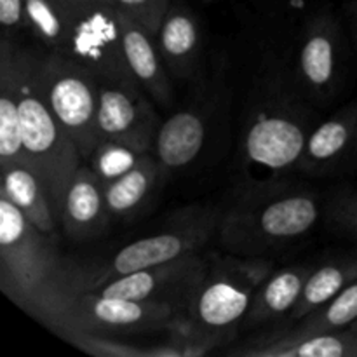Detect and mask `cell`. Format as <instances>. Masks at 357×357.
Segmentation results:
<instances>
[{
  "instance_id": "6da1fadb",
  "label": "cell",
  "mask_w": 357,
  "mask_h": 357,
  "mask_svg": "<svg viewBox=\"0 0 357 357\" xmlns=\"http://www.w3.org/2000/svg\"><path fill=\"white\" fill-rule=\"evenodd\" d=\"M316 126L314 103L296 84L288 61L265 58L253 79L241 129L237 171L243 187L284 181L296 171Z\"/></svg>"
},
{
  "instance_id": "7a4b0ae2",
  "label": "cell",
  "mask_w": 357,
  "mask_h": 357,
  "mask_svg": "<svg viewBox=\"0 0 357 357\" xmlns=\"http://www.w3.org/2000/svg\"><path fill=\"white\" fill-rule=\"evenodd\" d=\"M93 282L94 268L63 255L54 236L0 195V289L10 302L52 330Z\"/></svg>"
},
{
  "instance_id": "3957f363",
  "label": "cell",
  "mask_w": 357,
  "mask_h": 357,
  "mask_svg": "<svg viewBox=\"0 0 357 357\" xmlns=\"http://www.w3.org/2000/svg\"><path fill=\"white\" fill-rule=\"evenodd\" d=\"M324 206L312 188L288 181L244 188L222 211L216 239L225 253L267 258L309 236L324 216Z\"/></svg>"
},
{
  "instance_id": "277c9868",
  "label": "cell",
  "mask_w": 357,
  "mask_h": 357,
  "mask_svg": "<svg viewBox=\"0 0 357 357\" xmlns=\"http://www.w3.org/2000/svg\"><path fill=\"white\" fill-rule=\"evenodd\" d=\"M2 44L9 49L16 77L24 153L28 164L44 181L59 216L70 180L84 162L82 155L42 94L37 73L38 51L23 47L10 37H2Z\"/></svg>"
},
{
  "instance_id": "5b68a950",
  "label": "cell",
  "mask_w": 357,
  "mask_h": 357,
  "mask_svg": "<svg viewBox=\"0 0 357 357\" xmlns=\"http://www.w3.org/2000/svg\"><path fill=\"white\" fill-rule=\"evenodd\" d=\"M272 272L267 258L211 255L185 312L216 349L232 342L255 293Z\"/></svg>"
},
{
  "instance_id": "8992f818",
  "label": "cell",
  "mask_w": 357,
  "mask_h": 357,
  "mask_svg": "<svg viewBox=\"0 0 357 357\" xmlns=\"http://www.w3.org/2000/svg\"><path fill=\"white\" fill-rule=\"evenodd\" d=\"M37 73L42 94L82 160L101 142L98 132L100 82L80 63L59 51H38Z\"/></svg>"
},
{
  "instance_id": "52a82bcc",
  "label": "cell",
  "mask_w": 357,
  "mask_h": 357,
  "mask_svg": "<svg viewBox=\"0 0 357 357\" xmlns=\"http://www.w3.org/2000/svg\"><path fill=\"white\" fill-rule=\"evenodd\" d=\"M220 216L222 211L209 204H192L178 209L167 218L162 229L129 243L107 265L94 268L91 291L121 275L201 253L202 248L216 237Z\"/></svg>"
},
{
  "instance_id": "ba28073f",
  "label": "cell",
  "mask_w": 357,
  "mask_h": 357,
  "mask_svg": "<svg viewBox=\"0 0 357 357\" xmlns=\"http://www.w3.org/2000/svg\"><path fill=\"white\" fill-rule=\"evenodd\" d=\"M174 314H178V310L162 303L86 291L59 317L52 331L63 338L75 333L98 337L159 333L166 331Z\"/></svg>"
},
{
  "instance_id": "9c48e42d",
  "label": "cell",
  "mask_w": 357,
  "mask_h": 357,
  "mask_svg": "<svg viewBox=\"0 0 357 357\" xmlns=\"http://www.w3.org/2000/svg\"><path fill=\"white\" fill-rule=\"evenodd\" d=\"M59 52L89 70L100 84H138L126 59L121 14L114 3L73 6L68 44Z\"/></svg>"
},
{
  "instance_id": "30bf717a",
  "label": "cell",
  "mask_w": 357,
  "mask_h": 357,
  "mask_svg": "<svg viewBox=\"0 0 357 357\" xmlns=\"http://www.w3.org/2000/svg\"><path fill=\"white\" fill-rule=\"evenodd\" d=\"M289 70L314 105L333 100L344 82L345 38L331 13H317L303 24Z\"/></svg>"
},
{
  "instance_id": "8fae6325",
  "label": "cell",
  "mask_w": 357,
  "mask_h": 357,
  "mask_svg": "<svg viewBox=\"0 0 357 357\" xmlns=\"http://www.w3.org/2000/svg\"><path fill=\"white\" fill-rule=\"evenodd\" d=\"M206 265L208 258L201 253H192L115 278L94 291L107 296L162 303L181 312L187 309L192 293L204 274Z\"/></svg>"
},
{
  "instance_id": "7c38bea8",
  "label": "cell",
  "mask_w": 357,
  "mask_h": 357,
  "mask_svg": "<svg viewBox=\"0 0 357 357\" xmlns=\"http://www.w3.org/2000/svg\"><path fill=\"white\" fill-rule=\"evenodd\" d=\"M159 126L152 100L138 84H100L98 132L101 139L152 152Z\"/></svg>"
},
{
  "instance_id": "4fadbf2b",
  "label": "cell",
  "mask_w": 357,
  "mask_h": 357,
  "mask_svg": "<svg viewBox=\"0 0 357 357\" xmlns=\"http://www.w3.org/2000/svg\"><path fill=\"white\" fill-rule=\"evenodd\" d=\"M211 105H190L160 121L152 153L164 176L187 171L204 152L211 126Z\"/></svg>"
},
{
  "instance_id": "5bb4252c",
  "label": "cell",
  "mask_w": 357,
  "mask_h": 357,
  "mask_svg": "<svg viewBox=\"0 0 357 357\" xmlns=\"http://www.w3.org/2000/svg\"><path fill=\"white\" fill-rule=\"evenodd\" d=\"M357 139V103L342 108L326 121L317 122L305 143L296 171L324 178L351 160Z\"/></svg>"
},
{
  "instance_id": "9a60e30c",
  "label": "cell",
  "mask_w": 357,
  "mask_h": 357,
  "mask_svg": "<svg viewBox=\"0 0 357 357\" xmlns=\"http://www.w3.org/2000/svg\"><path fill=\"white\" fill-rule=\"evenodd\" d=\"M105 188L86 162L79 166L66 188L59 213V227L73 241H89L101 236L110 223Z\"/></svg>"
},
{
  "instance_id": "2e32d148",
  "label": "cell",
  "mask_w": 357,
  "mask_h": 357,
  "mask_svg": "<svg viewBox=\"0 0 357 357\" xmlns=\"http://www.w3.org/2000/svg\"><path fill=\"white\" fill-rule=\"evenodd\" d=\"M232 354L246 357H357V333L351 328L324 333H291L288 330L248 340Z\"/></svg>"
},
{
  "instance_id": "e0dca14e",
  "label": "cell",
  "mask_w": 357,
  "mask_h": 357,
  "mask_svg": "<svg viewBox=\"0 0 357 357\" xmlns=\"http://www.w3.org/2000/svg\"><path fill=\"white\" fill-rule=\"evenodd\" d=\"M119 14H121L126 59L132 79L153 103L159 105L160 108H171L174 103L173 79L160 58L155 37L122 13Z\"/></svg>"
},
{
  "instance_id": "ac0fdd59",
  "label": "cell",
  "mask_w": 357,
  "mask_h": 357,
  "mask_svg": "<svg viewBox=\"0 0 357 357\" xmlns=\"http://www.w3.org/2000/svg\"><path fill=\"white\" fill-rule=\"evenodd\" d=\"M155 44L171 79H194L201 59V28L187 6L171 2L155 33Z\"/></svg>"
},
{
  "instance_id": "d6986e66",
  "label": "cell",
  "mask_w": 357,
  "mask_h": 357,
  "mask_svg": "<svg viewBox=\"0 0 357 357\" xmlns=\"http://www.w3.org/2000/svg\"><path fill=\"white\" fill-rule=\"evenodd\" d=\"M312 268L314 265L298 264L284 267L281 271H272L268 278L261 282L258 291L255 293L250 312H248L243 326L253 328L274 323V321L288 319L302 296Z\"/></svg>"
},
{
  "instance_id": "ffe728a7",
  "label": "cell",
  "mask_w": 357,
  "mask_h": 357,
  "mask_svg": "<svg viewBox=\"0 0 357 357\" xmlns=\"http://www.w3.org/2000/svg\"><path fill=\"white\" fill-rule=\"evenodd\" d=\"M2 188L0 195L9 199L37 229L49 236H56L59 227V216L52 206L44 181L28 162L0 169Z\"/></svg>"
},
{
  "instance_id": "44dd1931",
  "label": "cell",
  "mask_w": 357,
  "mask_h": 357,
  "mask_svg": "<svg viewBox=\"0 0 357 357\" xmlns=\"http://www.w3.org/2000/svg\"><path fill=\"white\" fill-rule=\"evenodd\" d=\"M166 180L155 155L146 152L129 173L105 185V199L112 218L129 222L143 211L159 190L160 181Z\"/></svg>"
},
{
  "instance_id": "7402d4cb",
  "label": "cell",
  "mask_w": 357,
  "mask_h": 357,
  "mask_svg": "<svg viewBox=\"0 0 357 357\" xmlns=\"http://www.w3.org/2000/svg\"><path fill=\"white\" fill-rule=\"evenodd\" d=\"M28 162L23 149L20 100L9 49L0 42V169Z\"/></svg>"
},
{
  "instance_id": "603a6c76",
  "label": "cell",
  "mask_w": 357,
  "mask_h": 357,
  "mask_svg": "<svg viewBox=\"0 0 357 357\" xmlns=\"http://www.w3.org/2000/svg\"><path fill=\"white\" fill-rule=\"evenodd\" d=\"M357 279V253L335 258L326 264L314 267L305 282L302 296L289 314V323H298L312 310L319 309L326 302L344 291L352 281Z\"/></svg>"
},
{
  "instance_id": "cb8c5ba5",
  "label": "cell",
  "mask_w": 357,
  "mask_h": 357,
  "mask_svg": "<svg viewBox=\"0 0 357 357\" xmlns=\"http://www.w3.org/2000/svg\"><path fill=\"white\" fill-rule=\"evenodd\" d=\"M28 30L49 51H65L73 23V3L66 0H24Z\"/></svg>"
},
{
  "instance_id": "d4e9b609",
  "label": "cell",
  "mask_w": 357,
  "mask_h": 357,
  "mask_svg": "<svg viewBox=\"0 0 357 357\" xmlns=\"http://www.w3.org/2000/svg\"><path fill=\"white\" fill-rule=\"evenodd\" d=\"M357 321V279L335 298L312 310L309 316L300 319L291 328V333H324V331H342L351 328Z\"/></svg>"
},
{
  "instance_id": "484cf974",
  "label": "cell",
  "mask_w": 357,
  "mask_h": 357,
  "mask_svg": "<svg viewBox=\"0 0 357 357\" xmlns=\"http://www.w3.org/2000/svg\"><path fill=\"white\" fill-rule=\"evenodd\" d=\"M65 340L79 351L96 357H181L178 349H174L169 342L153 347H139L135 344H124L115 337H98L87 333L68 335Z\"/></svg>"
},
{
  "instance_id": "4316f807",
  "label": "cell",
  "mask_w": 357,
  "mask_h": 357,
  "mask_svg": "<svg viewBox=\"0 0 357 357\" xmlns=\"http://www.w3.org/2000/svg\"><path fill=\"white\" fill-rule=\"evenodd\" d=\"M145 153L146 152H142L135 146L124 145V143L114 142V139H101L94 146L91 155L87 157L86 164L100 178L105 187L107 183L124 176L132 167L138 166Z\"/></svg>"
},
{
  "instance_id": "83f0119b",
  "label": "cell",
  "mask_w": 357,
  "mask_h": 357,
  "mask_svg": "<svg viewBox=\"0 0 357 357\" xmlns=\"http://www.w3.org/2000/svg\"><path fill=\"white\" fill-rule=\"evenodd\" d=\"M167 342L178 349L181 357L185 356H204L215 351V345L206 338V335L199 330L190 316L185 310L174 314L166 328Z\"/></svg>"
},
{
  "instance_id": "f1b7e54d",
  "label": "cell",
  "mask_w": 357,
  "mask_h": 357,
  "mask_svg": "<svg viewBox=\"0 0 357 357\" xmlns=\"http://www.w3.org/2000/svg\"><path fill=\"white\" fill-rule=\"evenodd\" d=\"M119 13L128 16L155 37L160 21L166 16L173 0H112Z\"/></svg>"
},
{
  "instance_id": "f546056e",
  "label": "cell",
  "mask_w": 357,
  "mask_h": 357,
  "mask_svg": "<svg viewBox=\"0 0 357 357\" xmlns=\"http://www.w3.org/2000/svg\"><path fill=\"white\" fill-rule=\"evenodd\" d=\"M324 218L333 229L357 241V188H347L324 206Z\"/></svg>"
},
{
  "instance_id": "4dcf8cb0",
  "label": "cell",
  "mask_w": 357,
  "mask_h": 357,
  "mask_svg": "<svg viewBox=\"0 0 357 357\" xmlns=\"http://www.w3.org/2000/svg\"><path fill=\"white\" fill-rule=\"evenodd\" d=\"M0 24L3 30L2 37L14 38L20 31L28 30L24 0H0Z\"/></svg>"
},
{
  "instance_id": "1f68e13d",
  "label": "cell",
  "mask_w": 357,
  "mask_h": 357,
  "mask_svg": "<svg viewBox=\"0 0 357 357\" xmlns=\"http://www.w3.org/2000/svg\"><path fill=\"white\" fill-rule=\"evenodd\" d=\"M347 17H349V26H351V33L354 37L356 51H357V0H351L347 6Z\"/></svg>"
},
{
  "instance_id": "d6a6232c",
  "label": "cell",
  "mask_w": 357,
  "mask_h": 357,
  "mask_svg": "<svg viewBox=\"0 0 357 357\" xmlns=\"http://www.w3.org/2000/svg\"><path fill=\"white\" fill-rule=\"evenodd\" d=\"M66 2L73 3V6H89V3H100V2L114 3L112 0H66Z\"/></svg>"
},
{
  "instance_id": "836d02e7",
  "label": "cell",
  "mask_w": 357,
  "mask_h": 357,
  "mask_svg": "<svg viewBox=\"0 0 357 357\" xmlns=\"http://www.w3.org/2000/svg\"><path fill=\"white\" fill-rule=\"evenodd\" d=\"M351 160H354V162H357V139H356V146H354V152H352Z\"/></svg>"
},
{
  "instance_id": "e575fe53",
  "label": "cell",
  "mask_w": 357,
  "mask_h": 357,
  "mask_svg": "<svg viewBox=\"0 0 357 357\" xmlns=\"http://www.w3.org/2000/svg\"><path fill=\"white\" fill-rule=\"evenodd\" d=\"M351 330H354V331H356V333H357V321H356V323H354V324H352V326H351Z\"/></svg>"
}]
</instances>
